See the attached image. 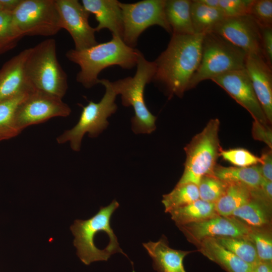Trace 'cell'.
I'll return each instance as SVG.
<instances>
[{
	"label": "cell",
	"instance_id": "4316f807",
	"mask_svg": "<svg viewBox=\"0 0 272 272\" xmlns=\"http://www.w3.org/2000/svg\"><path fill=\"white\" fill-rule=\"evenodd\" d=\"M190 14L194 34L211 32L225 16L220 9L209 7L198 0L191 1Z\"/></svg>",
	"mask_w": 272,
	"mask_h": 272
},
{
	"label": "cell",
	"instance_id": "cb8c5ba5",
	"mask_svg": "<svg viewBox=\"0 0 272 272\" xmlns=\"http://www.w3.org/2000/svg\"><path fill=\"white\" fill-rule=\"evenodd\" d=\"M168 213L178 227L199 222L219 215L216 210L215 203L200 199L171 210Z\"/></svg>",
	"mask_w": 272,
	"mask_h": 272
},
{
	"label": "cell",
	"instance_id": "603a6c76",
	"mask_svg": "<svg viewBox=\"0 0 272 272\" xmlns=\"http://www.w3.org/2000/svg\"><path fill=\"white\" fill-rule=\"evenodd\" d=\"M213 175L227 183L243 184L251 189L259 188L262 179L260 165L248 167H224L216 165Z\"/></svg>",
	"mask_w": 272,
	"mask_h": 272
},
{
	"label": "cell",
	"instance_id": "83f0119b",
	"mask_svg": "<svg viewBox=\"0 0 272 272\" xmlns=\"http://www.w3.org/2000/svg\"><path fill=\"white\" fill-rule=\"evenodd\" d=\"M199 199L198 187L193 183L176 185L169 193L164 194L162 202L165 212L184 206Z\"/></svg>",
	"mask_w": 272,
	"mask_h": 272
},
{
	"label": "cell",
	"instance_id": "8d00e7d4",
	"mask_svg": "<svg viewBox=\"0 0 272 272\" xmlns=\"http://www.w3.org/2000/svg\"><path fill=\"white\" fill-rule=\"evenodd\" d=\"M252 134L254 140L264 142L269 149H271L272 131L269 125H264L254 120L252 128Z\"/></svg>",
	"mask_w": 272,
	"mask_h": 272
},
{
	"label": "cell",
	"instance_id": "d4e9b609",
	"mask_svg": "<svg viewBox=\"0 0 272 272\" xmlns=\"http://www.w3.org/2000/svg\"><path fill=\"white\" fill-rule=\"evenodd\" d=\"M32 91L23 92L0 101V142L13 139L22 132L16 123V112L19 105Z\"/></svg>",
	"mask_w": 272,
	"mask_h": 272
},
{
	"label": "cell",
	"instance_id": "44dd1931",
	"mask_svg": "<svg viewBox=\"0 0 272 272\" xmlns=\"http://www.w3.org/2000/svg\"><path fill=\"white\" fill-rule=\"evenodd\" d=\"M198 250L227 272H252L253 266L220 244L215 238L206 237L194 244Z\"/></svg>",
	"mask_w": 272,
	"mask_h": 272
},
{
	"label": "cell",
	"instance_id": "60d3db41",
	"mask_svg": "<svg viewBox=\"0 0 272 272\" xmlns=\"http://www.w3.org/2000/svg\"><path fill=\"white\" fill-rule=\"evenodd\" d=\"M21 0H0L4 10L13 12Z\"/></svg>",
	"mask_w": 272,
	"mask_h": 272
},
{
	"label": "cell",
	"instance_id": "4dcf8cb0",
	"mask_svg": "<svg viewBox=\"0 0 272 272\" xmlns=\"http://www.w3.org/2000/svg\"><path fill=\"white\" fill-rule=\"evenodd\" d=\"M227 186V182L214 175H205L197 186L199 199L215 203L224 193Z\"/></svg>",
	"mask_w": 272,
	"mask_h": 272
},
{
	"label": "cell",
	"instance_id": "7bdbcfd3",
	"mask_svg": "<svg viewBox=\"0 0 272 272\" xmlns=\"http://www.w3.org/2000/svg\"><path fill=\"white\" fill-rule=\"evenodd\" d=\"M0 10H4V8L2 6V4L1 3V1H0Z\"/></svg>",
	"mask_w": 272,
	"mask_h": 272
},
{
	"label": "cell",
	"instance_id": "8fae6325",
	"mask_svg": "<svg viewBox=\"0 0 272 272\" xmlns=\"http://www.w3.org/2000/svg\"><path fill=\"white\" fill-rule=\"evenodd\" d=\"M62 99L34 90L18 106L15 115L17 126L22 131L27 127L43 123L55 117H65L71 113Z\"/></svg>",
	"mask_w": 272,
	"mask_h": 272
},
{
	"label": "cell",
	"instance_id": "484cf974",
	"mask_svg": "<svg viewBox=\"0 0 272 272\" xmlns=\"http://www.w3.org/2000/svg\"><path fill=\"white\" fill-rule=\"evenodd\" d=\"M251 190L240 183H228L225 192L215 203L217 214L224 217L231 216L235 210L251 199Z\"/></svg>",
	"mask_w": 272,
	"mask_h": 272
},
{
	"label": "cell",
	"instance_id": "7c38bea8",
	"mask_svg": "<svg viewBox=\"0 0 272 272\" xmlns=\"http://www.w3.org/2000/svg\"><path fill=\"white\" fill-rule=\"evenodd\" d=\"M247 54L262 55L260 27L249 15L224 18L213 29Z\"/></svg>",
	"mask_w": 272,
	"mask_h": 272
},
{
	"label": "cell",
	"instance_id": "836d02e7",
	"mask_svg": "<svg viewBox=\"0 0 272 272\" xmlns=\"http://www.w3.org/2000/svg\"><path fill=\"white\" fill-rule=\"evenodd\" d=\"M249 15L260 27H272V1L253 0Z\"/></svg>",
	"mask_w": 272,
	"mask_h": 272
},
{
	"label": "cell",
	"instance_id": "ac0fdd59",
	"mask_svg": "<svg viewBox=\"0 0 272 272\" xmlns=\"http://www.w3.org/2000/svg\"><path fill=\"white\" fill-rule=\"evenodd\" d=\"M81 4L90 14L95 16L98 25L96 32L108 29L112 36L122 39L123 25L121 9L117 0H82Z\"/></svg>",
	"mask_w": 272,
	"mask_h": 272
},
{
	"label": "cell",
	"instance_id": "d6a6232c",
	"mask_svg": "<svg viewBox=\"0 0 272 272\" xmlns=\"http://www.w3.org/2000/svg\"><path fill=\"white\" fill-rule=\"evenodd\" d=\"M220 156L236 167H248L261 164L260 157H257L249 151L243 148L222 150Z\"/></svg>",
	"mask_w": 272,
	"mask_h": 272
},
{
	"label": "cell",
	"instance_id": "74e56055",
	"mask_svg": "<svg viewBox=\"0 0 272 272\" xmlns=\"http://www.w3.org/2000/svg\"><path fill=\"white\" fill-rule=\"evenodd\" d=\"M261 160L260 165V172L263 178L269 181H272V152L271 149L263 152L260 157Z\"/></svg>",
	"mask_w": 272,
	"mask_h": 272
},
{
	"label": "cell",
	"instance_id": "d590c367",
	"mask_svg": "<svg viewBox=\"0 0 272 272\" xmlns=\"http://www.w3.org/2000/svg\"><path fill=\"white\" fill-rule=\"evenodd\" d=\"M262 54L266 63L272 67V27H260Z\"/></svg>",
	"mask_w": 272,
	"mask_h": 272
},
{
	"label": "cell",
	"instance_id": "f1b7e54d",
	"mask_svg": "<svg viewBox=\"0 0 272 272\" xmlns=\"http://www.w3.org/2000/svg\"><path fill=\"white\" fill-rule=\"evenodd\" d=\"M215 238L223 246L253 267L259 262L255 247L248 237Z\"/></svg>",
	"mask_w": 272,
	"mask_h": 272
},
{
	"label": "cell",
	"instance_id": "b9f144b4",
	"mask_svg": "<svg viewBox=\"0 0 272 272\" xmlns=\"http://www.w3.org/2000/svg\"><path fill=\"white\" fill-rule=\"evenodd\" d=\"M202 4L212 8L219 9V0H198Z\"/></svg>",
	"mask_w": 272,
	"mask_h": 272
},
{
	"label": "cell",
	"instance_id": "9a60e30c",
	"mask_svg": "<svg viewBox=\"0 0 272 272\" xmlns=\"http://www.w3.org/2000/svg\"><path fill=\"white\" fill-rule=\"evenodd\" d=\"M187 240L195 244L206 237H248L251 229L232 217L217 215L178 227Z\"/></svg>",
	"mask_w": 272,
	"mask_h": 272
},
{
	"label": "cell",
	"instance_id": "2e32d148",
	"mask_svg": "<svg viewBox=\"0 0 272 272\" xmlns=\"http://www.w3.org/2000/svg\"><path fill=\"white\" fill-rule=\"evenodd\" d=\"M263 56L247 54L245 70L256 96L270 124L272 122V71Z\"/></svg>",
	"mask_w": 272,
	"mask_h": 272
},
{
	"label": "cell",
	"instance_id": "52a82bcc",
	"mask_svg": "<svg viewBox=\"0 0 272 272\" xmlns=\"http://www.w3.org/2000/svg\"><path fill=\"white\" fill-rule=\"evenodd\" d=\"M219 127V119H211L202 130L185 147L186 157L184 169L176 185L193 183L198 186L203 176L213 175L222 150Z\"/></svg>",
	"mask_w": 272,
	"mask_h": 272
},
{
	"label": "cell",
	"instance_id": "277c9868",
	"mask_svg": "<svg viewBox=\"0 0 272 272\" xmlns=\"http://www.w3.org/2000/svg\"><path fill=\"white\" fill-rule=\"evenodd\" d=\"M137 71L133 77H128L111 82L116 94L120 95L122 104L132 106L134 116L131 119L133 132L151 133L156 128L157 117L152 114L146 106L144 92L146 85L153 81L156 72L154 61L146 59L140 52L137 64Z\"/></svg>",
	"mask_w": 272,
	"mask_h": 272
},
{
	"label": "cell",
	"instance_id": "6da1fadb",
	"mask_svg": "<svg viewBox=\"0 0 272 272\" xmlns=\"http://www.w3.org/2000/svg\"><path fill=\"white\" fill-rule=\"evenodd\" d=\"M205 34H172L166 49L154 61L153 81L165 88L169 97H182L201 59Z\"/></svg>",
	"mask_w": 272,
	"mask_h": 272
},
{
	"label": "cell",
	"instance_id": "f546056e",
	"mask_svg": "<svg viewBox=\"0 0 272 272\" xmlns=\"http://www.w3.org/2000/svg\"><path fill=\"white\" fill-rule=\"evenodd\" d=\"M23 37L14 25L12 12L0 10V54L15 47Z\"/></svg>",
	"mask_w": 272,
	"mask_h": 272
},
{
	"label": "cell",
	"instance_id": "d6986e66",
	"mask_svg": "<svg viewBox=\"0 0 272 272\" xmlns=\"http://www.w3.org/2000/svg\"><path fill=\"white\" fill-rule=\"evenodd\" d=\"M143 245L152 259L153 268L157 272H186L183 259L191 251L171 248L163 235L158 241L143 243Z\"/></svg>",
	"mask_w": 272,
	"mask_h": 272
},
{
	"label": "cell",
	"instance_id": "1f68e13d",
	"mask_svg": "<svg viewBox=\"0 0 272 272\" xmlns=\"http://www.w3.org/2000/svg\"><path fill=\"white\" fill-rule=\"evenodd\" d=\"M248 237L255 247L259 261L271 262L272 237L270 228L251 229Z\"/></svg>",
	"mask_w": 272,
	"mask_h": 272
},
{
	"label": "cell",
	"instance_id": "4fadbf2b",
	"mask_svg": "<svg viewBox=\"0 0 272 272\" xmlns=\"http://www.w3.org/2000/svg\"><path fill=\"white\" fill-rule=\"evenodd\" d=\"M59 12L61 28L71 36L75 49L83 50L98 42L95 37V28L89 23L90 13L77 0H55Z\"/></svg>",
	"mask_w": 272,
	"mask_h": 272
},
{
	"label": "cell",
	"instance_id": "9c48e42d",
	"mask_svg": "<svg viewBox=\"0 0 272 272\" xmlns=\"http://www.w3.org/2000/svg\"><path fill=\"white\" fill-rule=\"evenodd\" d=\"M12 16L23 37L53 36L62 29L55 0H21Z\"/></svg>",
	"mask_w": 272,
	"mask_h": 272
},
{
	"label": "cell",
	"instance_id": "8992f818",
	"mask_svg": "<svg viewBox=\"0 0 272 272\" xmlns=\"http://www.w3.org/2000/svg\"><path fill=\"white\" fill-rule=\"evenodd\" d=\"M247 54L218 34L206 33L202 42L199 65L189 82L188 90L200 82L235 70L245 69Z\"/></svg>",
	"mask_w": 272,
	"mask_h": 272
},
{
	"label": "cell",
	"instance_id": "7a4b0ae2",
	"mask_svg": "<svg viewBox=\"0 0 272 272\" xmlns=\"http://www.w3.org/2000/svg\"><path fill=\"white\" fill-rule=\"evenodd\" d=\"M119 203L113 200L106 207H101L94 216L86 220H76L70 227L75 237L77 254L85 264L107 261L111 254L121 253L117 238L110 225V219Z\"/></svg>",
	"mask_w": 272,
	"mask_h": 272
},
{
	"label": "cell",
	"instance_id": "e575fe53",
	"mask_svg": "<svg viewBox=\"0 0 272 272\" xmlns=\"http://www.w3.org/2000/svg\"><path fill=\"white\" fill-rule=\"evenodd\" d=\"M253 0H219V9L225 17L249 15Z\"/></svg>",
	"mask_w": 272,
	"mask_h": 272
},
{
	"label": "cell",
	"instance_id": "ba28073f",
	"mask_svg": "<svg viewBox=\"0 0 272 272\" xmlns=\"http://www.w3.org/2000/svg\"><path fill=\"white\" fill-rule=\"evenodd\" d=\"M99 84L105 88V93L97 103L92 101L86 106H82V111L77 123L71 129L64 131L56 138L59 144L70 143L71 149L75 152L80 151L83 137L88 133L89 137H97L109 124L107 118L117 109L115 102L117 95L109 80L99 79Z\"/></svg>",
	"mask_w": 272,
	"mask_h": 272
},
{
	"label": "cell",
	"instance_id": "7402d4cb",
	"mask_svg": "<svg viewBox=\"0 0 272 272\" xmlns=\"http://www.w3.org/2000/svg\"><path fill=\"white\" fill-rule=\"evenodd\" d=\"M191 1L189 0H165V17L172 34H194L191 19Z\"/></svg>",
	"mask_w": 272,
	"mask_h": 272
},
{
	"label": "cell",
	"instance_id": "ab89813d",
	"mask_svg": "<svg viewBox=\"0 0 272 272\" xmlns=\"http://www.w3.org/2000/svg\"><path fill=\"white\" fill-rule=\"evenodd\" d=\"M252 272H272L271 262L259 261L253 267Z\"/></svg>",
	"mask_w": 272,
	"mask_h": 272
},
{
	"label": "cell",
	"instance_id": "ffe728a7",
	"mask_svg": "<svg viewBox=\"0 0 272 272\" xmlns=\"http://www.w3.org/2000/svg\"><path fill=\"white\" fill-rule=\"evenodd\" d=\"M251 191V199L235 210L230 217L251 229L270 228L271 203L265 199L259 188Z\"/></svg>",
	"mask_w": 272,
	"mask_h": 272
},
{
	"label": "cell",
	"instance_id": "5b68a950",
	"mask_svg": "<svg viewBox=\"0 0 272 272\" xmlns=\"http://www.w3.org/2000/svg\"><path fill=\"white\" fill-rule=\"evenodd\" d=\"M25 74L31 88L62 99L68 88L67 76L56 55V41L47 39L30 50Z\"/></svg>",
	"mask_w": 272,
	"mask_h": 272
},
{
	"label": "cell",
	"instance_id": "f35d334b",
	"mask_svg": "<svg viewBox=\"0 0 272 272\" xmlns=\"http://www.w3.org/2000/svg\"><path fill=\"white\" fill-rule=\"evenodd\" d=\"M260 189L264 196L270 202L272 200V183L262 177Z\"/></svg>",
	"mask_w": 272,
	"mask_h": 272
},
{
	"label": "cell",
	"instance_id": "3957f363",
	"mask_svg": "<svg viewBox=\"0 0 272 272\" xmlns=\"http://www.w3.org/2000/svg\"><path fill=\"white\" fill-rule=\"evenodd\" d=\"M140 51L127 45L119 37L112 36L108 41L98 43L89 48L69 50L65 56L79 65L77 81L86 88L99 84L98 75L105 68L118 65L131 69L137 65Z\"/></svg>",
	"mask_w": 272,
	"mask_h": 272
},
{
	"label": "cell",
	"instance_id": "5bb4252c",
	"mask_svg": "<svg viewBox=\"0 0 272 272\" xmlns=\"http://www.w3.org/2000/svg\"><path fill=\"white\" fill-rule=\"evenodd\" d=\"M211 80L246 109L254 120L269 125L245 69L228 72Z\"/></svg>",
	"mask_w": 272,
	"mask_h": 272
},
{
	"label": "cell",
	"instance_id": "30bf717a",
	"mask_svg": "<svg viewBox=\"0 0 272 272\" xmlns=\"http://www.w3.org/2000/svg\"><path fill=\"white\" fill-rule=\"evenodd\" d=\"M165 0H143L131 4L119 2L123 32L122 40L134 48L139 36L148 28L158 25L172 33L165 14Z\"/></svg>",
	"mask_w": 272,
	"mask_h": 272
},
{
	"label": "cell",
	"instance_id": "e0dca14e",
	"mask_svg": "<svg viewBox=\"0 0 272 272\" xmlns=\"http://www.w3.org/2000/svg\"><path fill=\"white\" fill-rule=\"evenodd\" d=\"M30 48L21 51L0 69V101L33 90L25 74V63Z\"/></svg>",
	"mask_w": 272,
	"mask_h": 272
}]
</instances>
